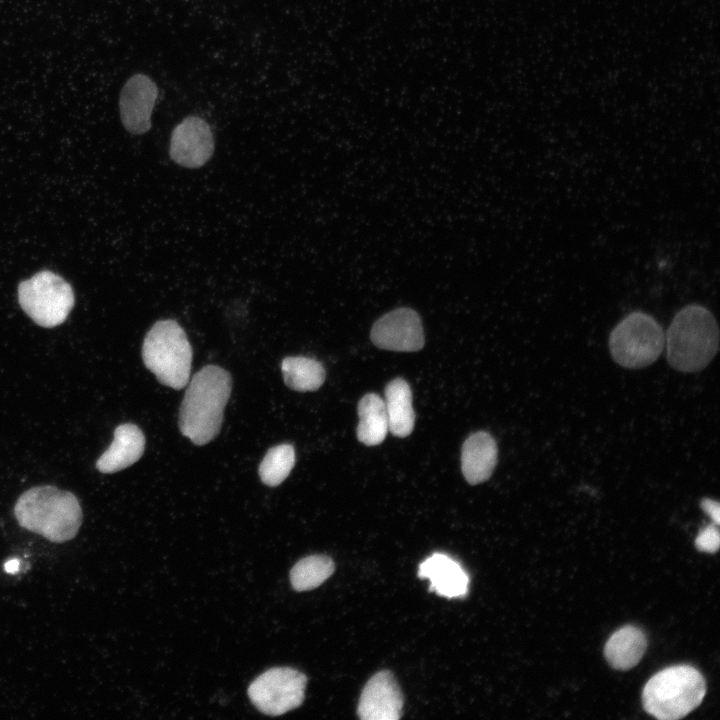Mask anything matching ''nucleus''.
I'll list each match as a JSON object with an SVG mask.
<instances>
[{
	"mask_svg": "<svg viewBox=\"0 0 720 720\" xmlns=\"http://www.w3.org/2000/svg\"><path fill=\"white\" fill-rule=\"evenodd\" d=\"M189 381L179 410V429L195 445H205L220 432L232 379L224 368L207 365Z\"/></svg>",
	"mask_w": 720,
	"mask_h": 720,
	"instance_id": "f257e3e1",
	"label": "nucleus"
},
{
	"mask_svg": "<svg viewBox=\"0 0 720 720\" xmlns=\"http://www.w3.org/2000/svg\"><path fill=\"white\" fill-rule=\"evenodd\" d=\"M14 515L19 525L54 543L73 539L82 523L76 496L54 486H37L16 501Z\"/></svg>",
	"mask_w": 720,
	"mask_h": 720,
	"instance_id": "f03ea898",
	"label": "nucleus"
},
{
	"mask_svg": "<svg viewBox=\"0 0 720 720\" xmlns=\"http://www.w3.org/2000/svg\"><path fill=\"white\" fill-rule=\"evenodd\" d=\"M665 344L671 367L686 373L702 370L718 351L719 329L714 315L699 304L683 307L670 323Z\"/></svg>",
	"mask_w": 720,
	"mask_h": 720,
	"instance_id": "7ed1b4c3",
	"label": "nucleus"
},
{
	"mask_svg": "<svg viewBox=\"0 0 720 720\" xmlns=\"http://www.w3.org/2000/svg\"><path fill=\"white\" fill-rule=\"evenodd\" d=\"M706 683L692 666L667 667L646 683L642 692L645 711L659 720L683 718L702 702Z\"/></svg>",
	"mask_w": 720,
	"mask_h": 720,
	"instance_id": "20e7f679",
	"label": "nucleus"
},
{
	"mask_svg": "<svg viewBox=\"0 0 720 720\" xmlns=\"http://www.w3.org/2000/svg\"><path fill=\"white\" fill-rule=\"evenodd\" d=\"M192 356L186 333L175 320L157 321L144 338L143 362L165 386L179 390L188 384Z\"/></svg>",
	"mask_w": 720,
	"mask_h": 720,
	"instance_id": "39448f33",
	"label": "nucleus"
},
{
	"mask_svg": "<svg viewBox=\"0 0 720 720\" xmlns=\"http://www.w3.org/2000/svg\"><path fill=\"white\" fill-rule=\"evenodd\" d=\"M665 345L660 324L649 314L634 311L612 330L609 348L612 358L626 368H643L655 362Z\"/></svg>",
	"mask_w": 720,
	"mask_h": 720,
	"instance_id": "423d86ee",
	"label": "nucleus"
},
{
	"mask_svg": "<svg viewBox=\"0 0 720 720\" xmlns=\"http://www.w3.org/2000/svg\"><path fill=\"white\" fill-rule=\"evenodd\" d=\"M18 301L36 324L52 328L66 320L74 306V293L62 277L44 270L20 282Z\"/></svg>",
	"mask_w": 720,
	"mask_h": 720,
	"instance_id": "0eeeda50",
	"label": "nucleus"
},
{
	"mask_svg": "<svg viewBox=\"0 0 720 720\" xmlns=\"http://www.w3.org/2000/svg\"><path fill=\"white\" fill-rule=\"evenodd\" d=\"M306 682V676L296 669L275 667L249 685L248 696L259 711L278 716L301 705Z\"/></svg>",
	"mask_w": 720,
	"mask_h": 720,
	"instance_id": "6e6552de",
	"label": "nucleus"
},
{
	"mask_svg": "<svg viewBox=\"0 0 720 720\" xmlns=\"http://www.w3.org/2000/svg\"><path fill=\"white\" fill-rule=\"evenodd\" d=\"M371 340L381 349L412 352L424 345L420 316L411 308L402 307L380 317L372 326Z\"/></svg>",
	"mask_w": 720,
	"mask_h": 720,
	"instance_id": "1a4fd4ad",
	"label": "nucleus"
},
{
	"mask_svg": "<svg viewBox=\"0 0 720 720\" xmlns=\"http://www.w3.org/2000/svg\"><path fill=\"white\" fill-rule=\"evenodd\" d=\"M214 153V137L209 124L197 116H188L171 133V159L185 168L203 166Z\"/></svg>",
	"mask_w": 720,
	"mask_h": 720,
	"instance_id": "9d476101",
	"label": "nucleus"
},
{
	"mask_svg": "<svg viewBox=\"0 0 720 720\" xmlns=\"http://www.w3.org/2000/svg\"><path fill=\"white\" fill-rule=\"evenodd\" d=\"M158 94L156 83L146 74H135L126 81L120 92L119 110L128 132L142 135L150 130Z\"/></svg>",
	"mask_w": 720,
	"mask_h": 720,
	"instance_id": "9b49d317",
	"label": "nucleus"
},
{
	"mask_svg": "<svg viewBox=\"0 0 720 720\" xmlns=\"http://www.w3.org/2000/svg\"><path fill=\"white\" fill-rule=\"evenodd\" d=\"M403 695L389 671L374 674L360 695L357 714L362 720H397L401 717Z\"/></svg>",
	"mask_w": 720,
	"mask_h": 720,
	"instance_id": "f8f14e48",
	"label": "nucleus"
},
{
	"mask_svg": "<svg viewBox=\"0 0 720 720\" xmlns=\"http://www.w3.org/2000/svg\"><path fill=\"white\" fill-rule=\"evenodd\" d=\"M418 575L429 579L430 590L443 597H463L468 591L467 573L456 560L443 553L426 558L419 565Z\"/></svg>",
	"mask_w": 720,
	"mask_h": 720,
	"instance_id": "ddd939ff",
	"label": "nucleus"
},
{
	"mask_svg": "<svg viewBox=\"0 0 720 720\" xmlns=\"http://www.w3.org/2000/svg\"><path fill=\"white\" fill-rule=\"evenodd\" d=\"M145 448V437L135 424L124 423L114 431L109 448L99 457L96 468L102 473L123 470L140 459Z\"/></svg>",
	"mask_w": 720,
	"mask_h": 720,
	"instance_id": "4468645a",
	"label": "nucleus"
},
{
	"mask_svg": "<svg viewBox=\"0 0 720 720\" xmlns=\"http://www.w3.org/2000/svg\"><path fill=\"white\" fill-rule=\"evenodd\" d=\"M497 462V445L487 432L471 434L462 446L461 468L468 483L476 485L486 481Z\"/></svg>",
	"mask_w": 720,
	"mask_h": 720,
	"instance_id": "2eb2a0df",
	"label": "nucleus"
},
{
	"mask_svg": "<svg viewBox=\"0 0 720 720\" xmlns=\"http://www.w3.org/2000/svg\"><path fill=\"white\" fill-rule=\"evenodd\" d=\"M646 648L644 632L635 626L627 625L610 636L605 644L604 654L611 667L628 670L638 664Z\"/></svg>",
	"mask_w": 720,
	"mask_h": 720,
	"instance_id": "dca6fc26",
	"label": "nucleus"
},
{
	"mask_svg": "<svg viewBox=\"0 0 720 720\" xmlns=\"http://www.w3.org/2000/svg\"><path fill=\"white\" fill-rule=\"evenodd\" d=\"M384 403L389 432L397 437L410 435L414 428L415 413L409 384L402 378L389 382L385 388Z\"/></svg>",
	"mask_w": 720,
	"mask_h": 720,
	"instance_id": "f3484780",
	"label": "nucleus"
},
{
	"mask_svg": "<svg viewBox=\"0 0 720 720\" xmlns=\"http://www.w3.org/2000/svg\"><path fill=\"white\" fill-rule=\"evenodd\" d=\"M358 416V440L367 446L380 444L389 432L384 400L377 394H366L358 403Z\"/></svg>",
	"mask_w": 720,
	"mask_h": 720,
	"instance_id": "a211bd4d",
	"label": "nucleus"
},
{
	"mask_svg": "<svg viewBox=\"0 0 720 720\" xmlns=\"http://www.w3.org/2000/svg\"><path fill=\"white\" fill-rule=\"evenodd\" d=\"M281 370L285 384L292 390L305 392L319 389L326 373L320 362L304 356H289L283 359Z\"/></svg>",
	"mask_w": 720,
	"mask_h": 720,
	"instance_id": "6ab92c4d",
	"label": "nucleus"
},
{
	"mask_svg": "<svg viewBox=\"0 0 720 720\" xmlns=\"http://www.w3.org/2000/svg\"><path fill=\"white\" fill-rule=\"evenodd\" d=\"M334 569V562L328 556H307L299 560L291 569V585L296 591L312 590L327 580Z\"/></svg>",
	"mask_w": 720,
	"mask_h": 720,
	"instance_id": "aec40b11",
	"label": "nucleus"
},
{
	"mask_svg": "<svg viewBox=\"0 0 720 720\" xmlns=\"http://www.w3.org/2000/svg\"><path fill=\"white\" fill-rule=\"evenodd\" d=\"M295 464V450L291 444H279L270 448L259 466L261 481L270 487L281 484Z\"/></svg>",
	"mask_w": 720,
	"mask_h": 720,
	"instance_id": "412c9836",
	"label": "nucleus"
},
{
	"mask_svg": "<svg viewBox=\"0 0 720 720\" xmlns=\"http://www.w3.org/2000/svg\"><path fill=\"white\" fill-rule=\"evenodd\" d=\"M719 544V530L715 525H709L702 529L695 540L696 548L700 551L708 553H715L718 551Z\"/></svg>",
	"mask_w": 720,
	"mask_h": 720,
	"instance_id": "4be33fe9",
	"label": "nucleus"
},
{
	"mask_svg": "<svg viewBox=\"0 0 720 720\" xmlns=\"http://www.w3.org/2000/svg\"><path fill=\"white\" fill-rule=\"evenodd\" d=\"M701 507L716 525L720 523V506L717 501L708 498L703 499L701 501Z\"/></svg>",
	"mask_w": 720,
	"mask_h": 720,
	"instance_id": "5701e85b",
	"label": "nucleus"
},
{
	"mask_svg": "<svg viewBox=\"0 0 720 720\" xmlns=\"http://www.w3.org/2000/svg\"><path fill=\"white\" fill-rule=\"evenodd\" d=\"M19 561L17 559H11L4 564L5 571L8 573H15L18 570Z\"/></svg>",
	"mask_w": 720,
	"mask_h": 720,
	"instance_id": "b1692460",
	"label": "nucleus"
}]
</instances>
